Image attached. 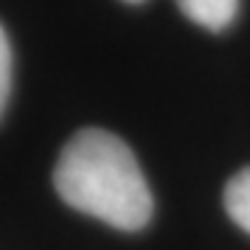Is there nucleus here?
Here are the masks:
<instances>
[{
	"label": "nucleus",
	"instance_id": "nucleus-1",
	"mask_svg": "<svg viewBox=\"0 0 250 250\" xmlns=\"http://www.w3.org/2000/svg\"><path fill=\"white\" fill-rule=\"evenodd\" d=\"M56 194L72 209L123 232L151 222L153 197L128 143L102 128L74 133L54 168Z\"/></svg>",
	"mask_w": 250,
	"mask_h": 250
},
{
	"label": "nucleus",
	"instance_id": "nucleus-2",
	"mask_svg": "<svg viewBox=\"0 0 250 250\" xmlns=\"http://www.w3.org/2000/svg\"><path fill=\"white\" fill-rule=\"evenodd\" d=\"M176 5L191 23L217 33L232 26L240 10V0H176Z\"/></svg>",
	"mask_w": 250,
	"mask_h": 250
},
{
	"label": "nucleus",
	"instance_id": "nucleus-3",
	"mask_svg": "<svg viewBox=\"0 0 250 250\" xmlns=\"http://www.w3.org/2000/svg\"><path fill=\"white\" fill-rule=\"evenodd\" d=\"M222 202H225L227 217L250 235V166L240 168L225 184Z\"/></svg>",
	"mask_w": 250,
	"mask_h": 250
},
{
	"label": "nucleus",
	"instance_id": "nucleus-4",
	"mask_svg": "<svg viewBox=\"0 0 250 250\" xmlns=\"http://www.w3.org/2000/svg\"><path fill=\"white\" fill-rule=\"evenodd\" d=\"M10 82H13V51H10L5 28L0 26V120L10 100Z\"/></svg>",
	"mask_w": 250,
	"mask_h": 250
},
{
	"label": "nucleus",
	"instance_id": "nucleus-5",
	"mask_svg": "<svg viewBox=\"0 0 250 250\" xmlns=\"http://www.w3.org/2000/svg\"><path fill=\"white\" fill-rule=\"evenodd\" d=\"M123 3H130V5H138V3H143V0H123Z\"/></svg>",
	"mask_w": 250,
	"mask_h": 250
}]
</instances>
